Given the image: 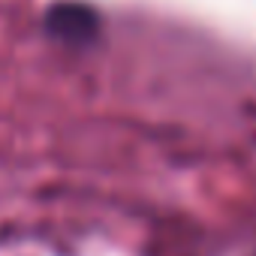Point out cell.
<instances>
[{"instance_id": "6da1fadb", "label": "cell", "mask_w": 256, "mask_h": 256, "mask_svg": "<svg viewBox=\"0 0 256 256\" xmlns=\"http://www.w3.org/2000/svg\"><path fill=\"white\" fill-rule=\"evenodd\" d=\"M46 24L58 40H66V42L94 40L96 30H100L96 12L90 6H84V4H58V6H52Z\"/></svg>"}]
</instances>
